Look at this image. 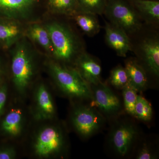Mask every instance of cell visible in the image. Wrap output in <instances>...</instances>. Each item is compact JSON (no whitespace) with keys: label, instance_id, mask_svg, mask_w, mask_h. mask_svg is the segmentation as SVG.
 Returning <instances> with one entry per match:
<instances>
[{"label":"cell","instance_id":"cb8c5ba5","mask_svg":"<svg viewBox=\"0 0 159 159\" xmlns=\"http://www.w3.org/2000/svg\"><path fill=\"white\" fill-rule=\"evenodd\" d=\"M111 84L117 89H122L129 83L128 77L125 68L117 66L113 69L110 77Z\"/></svg>","mask_w":159,"mask_h":159},{"label":"cell","instance_id":"ac0fdd59","mask_svg":"<svg viewBox=\"0 0 159 159\" xmlns=\"http://www.w3.org/2000/svg\"><path fill=\"white\" fill-rule=\"evenodd\" d=\"M125 69L128 76L129 83L137 91H143L147 86L148 79L144 69L133 60L126 62Z\"/></svg>","mask_w":159,"mask_h":159},{"label":"cell","instance_id":"603a6c76","mask_svg":"<svg viewBox=\"0 0 159 159\" xmlns=\"http://www.w3.org/2000/svg\"><path fill=\"white\" fill-rule=\"evenodd\" d=\"M122 89L123 102L125 111L131 116H135V106L138 97L137 91L129 83Z\"/></svg>","mask_w":159,"mask_h":159},{"label":"cell","instance_id":"52a82bcc","mask_svg":"<svg viewBox=\"0 0 159 159\" xmlns=\"http://www.w3.org/2000/svg\"><path fill=\"white\" fill-rule=\"evenodd\" d=\"M103 14L110 23L128 35L135 34L142 27V18L127 0H107Z\"/></svg>","mask_w":159,"mask_h":159},{"label":"cell","instance_id":"ffe728a7","mask_svg":"<svg viewBox=\"0 0 159 159\" xmlns=\"http://www.w3.org/2000/svg\"><path fill=\"white\" fill-rule=\"evenodd\" d=\"M73 17L77 25L87 35L93 36L100 31V26L96 15L79 12Z\"/></svg>","mask_w":159,"mask_h":159},{"label":"cell","instance_id":"4fadbf2b","mask_svg":"<svg viewBox=\"0 0 159 159\" xmlns=\"http://www.w3.org/2000/svg\"><path fill=\"white\" fill-rule=\"evenodd\" d=\"M26 27L22 22L0 16V44L9 49L25 36Z\"/></svg>","mask_w":159,"mask_h":159},{"label":"cell","instance_id":"4316f807","mask_svg":"<svg viewBox=\"0 0 159 159\" xmlns=\"http://www.w3.org/2000/svg\"><path fill=\"white\" fill-rule=\"evenodd\" d=\"M156 156L153 150L147 145H143L138 152L136 158L138 159H152Z\"/></svg>","mask_w":159,"mask_h":159},{"label":"cell","instance_id":"8fae6325","mask_svg":"<svg viewBox=\"0 0 159 159\" xmlns=\"http://www.w3.org/2000/svg\"><path fill=\"white\" fill-rule=\"evenodd\" d=\"M138 134L136 126L123 122L114 129L111 135V142L114 150L119 155L125 156L131 148Z\"/></svg>","mask_w":159,"mask_h":159},{"label":"cell","instance_id":"277c9868","mask_svg":"<svg viewBox=\"0 0 159 159\" xmlns=\"http://www.w3.org/2000/svg\"><path fill=\"white\" fill-rule=\"evenodd\" d=\"M34 121L28 101L11 96L0 118V133L8 142L21 146Z\"/></svg>","mask_w":159,"mask_h":159},{"label":"cell","instance_id":"5b68a950","mask_svg":"<svg viewBox=\"0 0 159 159\" xmlns=\"http://www.w3.org/2000/svg\"><path fill=\"white\" fill-rule=\"evenodd\" d=\"M44 26L48 32L53 46V53L49 58L73 66L78 56L83 52L77 35L68 26L57 21H51Z\"/></svg>","mask_w":159,"mask_h":159},{"label":"cell","instance_id":"30bf717a","mask_svg":"<svg viewBox=\"0 0 159 159\" xmlns=\"http://www.w3.org/2000/svg\"><path fill=\"white\" fill-rule=\"evenodd\" d=\"M92 102L91 106L97 107L102 113L113 115L121 108L119 98L109 87L100 82L91 85Z\"/></svg>","mask_w":159,"mask_h":159},{"label":"cell","instance_id":"d6986e66","mask_svg":"<svg viewBox=\"0 0 159 159\" xmlns=\"http://www.w3.org/2000/svg\"><path fill=\"white\" fill-rule=\"evenodd\" d=\"M48 9L51 13L74 16L80 12L77 0H48Z\"/></svg>","mask_w":159,"mask_h":159},{"label":"cell","instance_id":"2e32d148","mask_svg":"<svg viewBox=\"0 0 159 159\" xmlns=\"http://www.w3.org/2000/svg\"><path fill=\"white\" fill-rule=\"evenodd\" d=\"M142 57L151 72L157 76L159 74V42L157 38H148L141 43Z\"/></svg>","mask_w":159,"mask_h":159},{"label":"cell","instance_id":"44dd1931","mask_svg":"<svg viewBox=\"0 0 159 159\" xmlns=\"http://www.w3.org/2000/svg\"><path fill=\"white\" fill-rule=\"evenodd\" d=\"M80 12L103 14L107 0H77Z\"/></svg>","mask_w":159,"mask_h":159},{"label":"cell","instance_id":"7402d4cb","mask_svg":"<svg viewBox=\"0 0 159 159\" xmlns=\"http://www.w3.org/2000/svg\"><path fill=\"white\" fill-rule=\"evenodd\" d=\"M135 116L142 121H150L152 116V109L149 102L144 97L138 95L135 106Z\"/></svg>","mask_w":159,"mask_h":159},{"label":"cell","instance_id":"9c48e42d","mask_svg":"<svg viewBox=\"0 0 159 159\" xmlns=\"http://www.w3.org/2000/svg\"><path fill=\"white\" fill-rule=\"evenodd\" d=\"M39 0H0V16L19 21L32 19Z\"/></svg>","mask_w":159,"mask_h":159},{"label":"cell","instance_id":"3957f363","mask_svg":"<svg viewBox=\"0 0 159 159\" xmlns=\"http://www.w3.org/2000/svg\"><path fill=\"white\" fill-rule=\"evenodd\" d=\"M44 69L50 77V82L55 92L73 102L92 99L91 85L73 66L60 63L48 57L45 61Z\"/></svg>","mask_w":159,"mask_h":159},{"label":"cell","instance_id":"484cf974","mask_svg":"<svg viewBox=\"0 0 159 159\" xmlns=\"http://www.w3.org/2000/svg\"><path fill=\"white\" fill-rule=\"evenodd\" d=\"M11 97L9 83L5 80L0 82V118L6 111Z\"/></svg>","mask_w":159,"mask_h":159},{"label":"cell","instance_id":"7a4b0ae2","mask_svg":"<svg viewBox=\"0 0 159 159\" xmlns=\"http://www.w3.org/2000/svg\"><path fill=\"white\" fill-rule=\"evenodd\" d=\"M12 47L9 64L11 96L28 101L31 89L44 69L46 59L42 60L25 36Z\"/></svg>","mask_w":159,"mask_h":159},{"label":"cell","instance_id":"83f0119b","mask_svg":"<svg viewBox=\"0 0 159 159\" xmlns=\"http://www.w3.org/2000/svg\"><path fill=\"white\" fill-rule=\"evenodd\" d=\"M6 74L5 68L3 65L2 60L0 58V82L4 80V76Z\"/></svg>","mask_w":159,"mask_h":159},{"label":"cell","instance_id":"8992f818","mask_svg":"<svg viewBox=\"0 0 159 159\" xmlns=\"http://www.w3.org/2000/svg\"><path fill=\"white\" fill-rule=\"evenodd\" d=\"M54 92L51 82L44 80L39 78L34 83L28 99L29 108L34 121L57 118Z\"/></svg>","mask_w":159,"mask_h":159},{"label":"cell","instance_id":"e0dca14e","mask_svg":"<svg viewBox=\"0 0 159 159\" xmlns=\"http://www.w3.org/2000/svg\"><path fill=\"white\" fill-rule=\"evenodd\" d=\"M133 6L142 19L149 23H158V0H127Z\"/></svg>","mask_w":159,"mask_h":159},{"label":"cell","instance_id":"6da1fadb","mask_svg":"<svg viewBox=\"0 0 159 159\" xmlns=\"http://www.w3.org/2000/svg\"><path fill=\"white\" fill-rule=\"evenodd\" d=\"M69 145L66 124L57 118L34 121L21 148L23 154L33 159H62L68 154Z\"/></svg>","mask_w":159,"mask_h":159},{"label":"cell","instance_id":"f1b7e54d","mask_svg":"<svg viewBox=\"0 0 159 159\" xmlns=\"http://www.w3.org/2000/svg\"><path fill=\"white\" fill-rule=\"evenodd\" d=\"M3 48L2 47V45H1V44H0V49Z\"/></svg>","mask_w":159,"mask_h":159},{"label":"cell","instance_id":"d4e9b609","mask_svg":"<svg viewBox=\"0 0 159 159\" xmlns=\"http://www.w3.org/2000/svg\"><path fill=\"white\" fill-rule=\"evenodd\" d=\"M0 146V159H16L22 153L20 145L11 142Z\"/></svg>","mask_w":159,"mask_h":159},{"label":"cell","instance_id":"9a60e30c","mask_svg":"<svg viewBox=\"0 0 159 159\" xmlns=\"http://www.w3.org/2000/svg\"><path fill=\"white\" fill-rule=\"evenodd\" d=\"M25 36L43 49L51 57L53 49L51 38L44 25L33 22L26 26Z\"/></svg>","mask_w":159,"mask_h":159},{"label":"cell","instance_id":"5bb4252c","mask_svg":"<svg viewBox=\"0 0 159 159\" xmlns=\"http://www.w3.org/2000/svg\"><path fill=\"white\" fill-rule=\"evenodd\" d=\"M105 40L107 45L116 51L118 56L126 57L131 51L132 45L128 34L116 26L105 21Z\"/></svg>","mask_w":159,"mask_h":159},{"label":"cell","instance_id":"ba28073f","mask_svg":"<svg viewBox=\"0 0 159 159\" xmlns=\"http://www.w3.org/2000/svg\"><path fill=\"white\" fill-rule=\"evenodd\" d=\"M70 114V122L74 131L83 138H89L103 125L104 119L92 106L73 102Z\"/></svg>","mask_w":159,"mask_h":159},{"label":"cell","instance_id":"7c38bea8","mask_svg":"<svg viewBox=\"0 0 159 159\" xmlns=\"http://www.w3.org/2000/svg\"><path fill=\"white\" fill-rule=\"evenodd\" d=\"M73 66L91 86L101 82V66L97 60L90 54L83 51L75 61Z\"/></svg>","mask_w":159,"mask_h":159}]
</instances>
